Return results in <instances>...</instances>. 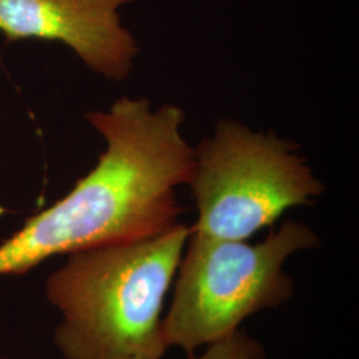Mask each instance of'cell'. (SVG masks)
<instances>
[{"label":"cell","instance_id":"6da1fadb","mask_svg":"<svg viewBox=\"0 0 359 359\" xmlns=\"http://www.w3.org/2000/svg\"><path fill=\"white\" fill-rule=\"evenodd\" d=\"M86 117L105 151L71 192L0 245V277L25 274L50 257L151 238L179 224L176 192L188 185L194 164V148L182 135L184 109L121 97Z\"/></svg>","mask_w":359,"mask_h":359},{"label":"cell","instance_id":"7a4b0ae2","mask_svg":"<svg viewBox=\"0 0 359 359\" xmlns=\"http://www.w3.org/2000/svg\"><path fill=\"white\" fill-rule=\"evenodd\" d=\"M191 226L176 224L151 238L68 255L46 283L62 314L53 342L65 359H161V311Z\"/></svg>","mask_w":359,"mask_h":359},{"label":"cell","instance_id":"3957f363","mask_svg":"<svg viewBox=\"0 0 359 359\" xmlns=\"http://www.w3.org/2000/svg\"><path fill=\"white\" fill-rule=\"evenodd\" d=\"M320 244L306 224L285 221L258 243L229 241L191 233L177 269L172 305L161 321L167 347L192 354L236 333L241 322L293 295L286 259Z\"/></svg>","mask_w":359,"mask_h":359},{"label":"cell","instance_id":"277c9868","mask_svg":"<svg viewBox=\"0 0 359 359\" xmlns=\"http://www.w3.org/2000/svg\"><path fill=\"white\" fill-rule=\"evenodd\" d=\"M188 185L198 213L193 234L229 241L249 240L325 189L297 144L231 118L194 148Z\"/></svg>","mask_w":359,"mask_h":359},{"label":"cell","instance_id":"5b68a950","mask_svg":"<svg viewBox=\"0 0 359 359\" xmlns=\"http://www.w3.org/2000/svg\"><path fill=\"white\" fill-rule=\"evenodd\" d=\"M135 1L0 0V34L8 41H60L96 74L124 81L140 50L118 11Z\"/></svg>","mask_w":359,"mask_h":359},{"label":"cell","instance_id":"8992f818","mask_svg":"<svg viewBox=\"0 0 359 359\" xmlns=\"http://www.w3.org/2000/svg\"><path fill=\"white\" fill-rule=\"evenodd\" d=\"M191 359H265V351L255 338L237 330L228 338L212 344L200 357Z\"/></svg>","mask_w":359,"mask_h":359},{"label":"cell","instance_id":"52a82bcc","mask_svg":"<svg viewBox=\"0 0 359 359\" xmlns=\"http://www.w3.org/2000/svg\"><path fill=\"white\" fill-rule=\"evenodd\" d=\"M118 359H152V358H147V357H124V358H118Z\"/></svg>","mask_w":359,"mask_h":359},{"label":"cell","instance_id":"ba28073f","mask_svg":"<svg viewBox=\"0 0 359 359\" xmlns=\"http://www.w3.org/2000/svg\"><path fill=\"white\" fill-rule=\"evenodd\" d=\"M0 359H6V358H1V357H0Z\"/></svg>","mask_w":359,"mask_h":359}]
</instances>
